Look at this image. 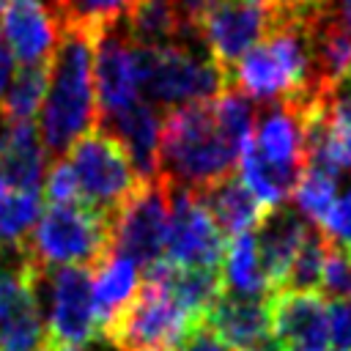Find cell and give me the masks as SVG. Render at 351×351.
<instances>
[{
	"mask_svg": "<svg viewBox=\"0 0 351 351\" xmlns=\"http://www.w3.org/2000/svg\"><path fill=\"white\" fill-rule=\"evenodd\" d=\"M252 123V101L236 90L170 110L159 132V178L173 189L203 192L233 173Z\"/></svg>",
	"mask_w": 351,
	"mask_h": 351,
	"instance_id": "1",
	"label": "cell"
},
{
	"mask_svg": "<svg viewBox=\"0 0 351 351\" xmlns=\"http://www.w3.org/2000/svg\"><path fill=\"white\" fill-rule=\"evenodd\" d=\"M93 126H99L93 93V36L63 27L49 60V82L36 132L44 151L60 159Z\"/></svg>",
	"mask_w": 351,
	"mask_h": 351,
	"instance_id": "2",
	"label": "cell"
},
{
	"mask_svg": "<svg viewBox=\"0 0 351 351\" xmlns=\"http://www.w3.org/2000/svg\"><path fill=\"white\" fill-rule=\"evenodd\" d=\"M228 88L266 104L326 90L315 82L310 38L302 27L271 30L228 69Z\"/></svg>",
	"mask_w": 351,
	"mask_h": 351,
	"instance_id": "3",
	"label": "cell"
},
{
	"mask_svg": "<svg viewBox=\"0 0 351 351\" xmlns=\"http://www.w3.org/2000/svg\"><path fill=\"white\" fill-rule=\"evenodd\" d=\"M112 252V219L82 203H49L19 247L36 271L60 266H99Z\"/></svg>",
	"mask_w": 351,
	"mask_h": 351,
	"instance_id": "4",
	"label": "cell"
},
{
	"mask_svg": "<svg viewBox=\"0 0 351 351\" xmlns=\"http://www.w3.org/2000/svg\"><path fill=\"white\" fill-rule=\"evenodd\" d=\"M137 47V44H134ZM140 99L159 107H186L217 99L228 90V74L206 52L203 41H178L159 49L137 47Z\"/></svg>",
	"mask_w": 351,
	"mask_h": 351,
	"instance_id": "5",
	"label": "cell"
},
{
	"mask_svg": "<svg viewBox=\"0 0 351 351\" xmlns=\"http://www.w3.org/2000/svg\"><path fill=\"white\" fill-rule=\"evenodd\" d=\"M63 156L74 173L80 203L110 219L143 184L121 143L101 126L82 134Z\"/></svg>",
	"mask_w": 351,
	"mask_h": 351,
	"instance_id": "6",
	"label": "cell"
},
{
	"mask_svg": "<svg viewBox=\"0 0 351 351\" xmlns=\"http://www.w3.org/2000/svg\"><path fill=\"white\" fill-rule=\"evenodd\" d=\"M36 293L44 313L47 335L55 346H88L99 337V324L93 313L90 280L93 269L60 266L49 271H36Z\"/></svg>",
	"mask_w": 351,
	"mask_h": 351,
	"instance_id": "7",
	"label": "cell"
},
{
	"mask_svg": "<svg viewBox=\"0 0 351 351\" xmlns=\"http://www.w3.org/2000/svg\"><path fill=\"white\" fill-rule=\"evenodd\" d=\"M197 326L165 291L143 282L129 307L101 332L115 351H173Z\"/></svg>",
	"mask_w": 351,
	"mask_h": 351,
	"instance_id": "8",
	"label": "cell"
},
{
	"mask_svg": "<svg viewBox=\"0 0 351 351\" xmlns=\"http://www.w3.org/2000/svg\"><path fill=\"white\" fill-rule=\"evenodd\" d=\"M170 217V186L162 178L143 181L112 217V252L132 258L140 269L165 261Z\"/></svg>",
	"mask_w": 351,
	"mask_h": 351,
	"instance_id": "9",
	"label": "cell"
},
{
	"mask_svg": "<svg viewBox=\"0 0 351 351\" xmlns=\"http://www.w3.org/2000/svg\"><path fill=\"white\" fill-rule=\"evenodd\" d=\"M277 27V8L263 0H217L200 22V41L217 66L228 69Z\"/></svg>",
	"mask_w": 351,
	"mask_h": 351,
	"instance_id": "10",
	"label": "cell"
},
{
	"mask_svg": "<svg viewBox=\"0 0 351 351\" xmlns=\"http://www.w3.org/2000/svg\"><path fill=\"white\" fill-rule=\"evenodd\" d=\"M225 255V236L214 225L200 197L189 189L170 186V217L165 261L178 269H208L219 271Z\"/></svg>",
	"mask_w": 351,
	"mask_h": 351,
	"instance_id": "11",
	"label": "cell"
},
{
	"mask_svg": "<svg viewBox=\"0 0 351 351\" xmlns=\"http://www.w3.org/2000/svg\"><path fill=\"white\" fill-rule=\"evenodd\" d=\"M44 313L36 293V274L19 252L0 269V351H49Z\"/></svg>",
	"mask_w": 351,
	"mask_h": 351,
	"instance_id": "12",
	"label": "cell"
},
{
	"mask_svg": "<svg viewBox=\"0 0 351 351\" xmlns=\"http://www.w3.org/2000/svg\"><path fill=\"white\" fill-rule=\"evenodd\" d=\"M93 93L99 123L140 101L137 47L126 38L121 25L93 36Z\"/></svg>",
	"mask_w": 351,
	"mask_h": 351,
	"instance_id": "13",
	"label": "cell"
},
{
	"mask_svg": "<svg viewBox=\"0 0 351 351\" xmlns=\"http://www.w3.org/2000/svg\"><path fill=\"white\" fill-rule=\"evenodd\" d=\"M271 340L280 351H329L326 299L318 291H277L269 299Z\"/></svg>",
	"mask_w": 351,
	"mask_h": 351,
	"instance_id": "14",
	"label": "cell"
},
{
	"mask_svg": "<svg viewBox=\"0 0 351 351\" xmlns=\"http://www.w3.org/2000/svg\"><path fill=\"white\" fill-rule=\"evenodd\" d=\"M3 41L22 66H47L60 41V25L44 0H16L0 16Z\"/></svg>",
	"mask_w": 351,
	"mask_h": 351,
	"instance_id": "15",
	"label": "cell"
},
{
	"mask_svg": "<svg viewBox=\"0 0 351 351\" xmlns=\"http://www.w3.org/2000/svg\"><path fill=\"white\" fill-rule=\"evenodd\" d=\"M269 299H247V296L222 293L200 324H206L225 343V348H236V351L266 348L274 343Z\"/></svg>",
	"mask_w": 351,
	"mask_h": 351,
	"instance_id": "16",
	"label": "cell"
},
{
	"mask_svg": "<svg viewBox=\"0 0 351 351\" xmlns=\"http://www.w3.org/2000/svg\"><path fill=\"white\" fill-rule=\"evenodd\" d=\"M104 132H110L121 148L126 151L134 173L140 181L159 178V132H162V115L148 101H134L123 112L107 118L99 123Z\"/></svg>",
	"mask_w": 351,
	"mask_h": 351,
	"instance_id": "17",
	"label": "cell"
},
{
	"mask_svg": "<svg viewBox=\"0 0 351 351\" xmlns=\"http://www.w3.org/2000/svg\"><path fill=\"white\" fill-rule=\"evenodd\" d=\"M310 225L299 217L296 208H285V206H277V208H269L261 222L255 225L252 236H255V247H258V255H261V263H263V271L269 277V285L271 291H282V282H285V274L307 236Z\"/></svg>",
	"mask_w": 351,
	"mask_h": 351,
	"instance_id": "18",
	"label": "cell"
},
{
	"mask_svg": "<svg viewBox=\"0 0 351 351\" xmlns=\"http://www.w3.org/2000/svg\"><path fill=\"white\" fill-rule=\"evenodd\" d=\"M47 176V151L33 123H5L0 140V178L11 189L41 192Z\"/></svg>",
	"mask_w": 351,
	"mask_h": 351,
	"instance_id": "19",
	"label": "cell"
},
{
	"mask_svg": "<svg viewBox=\"0 0 351 351\" xmlns=\"http://www.w3.org/2000/svg\"><path fill=\"white\" fill-rule=\"evenodd\" d=\"M93 269H96V274L90 280V293H93V313H96L99 337H101V332L137 296V291L143 285V277H140V266L132 258L121 255V252H110Z\"/></svg>",
	"mask_w": 351,
	"mask_h": 351,
	"instance_id": "20",
	"label": "cell"
},
{
	"mask_svg": "<svg viewBox=\"0 0 351 351\" xmlns=\"http://www.w3.org/2000/svg\"><path fill=\"white\" fill-rule=\"evenodd\" d=\"M197 197L206 206V211L211 214L214 225L222 230V236L225 233L228 236L250 233L266 214V208L252 197V192L233 173L219 178L217 184L206 186L203 192H197Z\"/></svg>",
	"mask_w": 351,
	"mask_h": 351,
	"instance_id": "21",
	"label": "cell"
},
{
	"mask_svg": "<svg viewBox=\"0 0 351 351\" xmlns=\"http://www.w3.org/2000/svg\"><path fill=\"white\" fill-rule=\"evenodd\" d=\"M219 277H222V293H230V296L269 299L274 293L269 285V277L263 271L252 230L230 239V244L225 247V255H222Z\"/></svg>",
	"mask_w": 351,
	"mask_h": 351,
	"instance_id": "22",
	"label": "cell"
},
{
	"mask_svg": "<svg viewBox=\"0 0 351 351\" xmlns=\"http://www.w3.org/2000/svg\"><path fill=\"white\" fill-rule=\"evenodd\" d=\"M140 0H47L60 30L74 27L90 36L121 25Z\"/></svg>",
	"mask_w": 351,
	"mask_h": 351,
	"instance_id": "23",
	"label": "cell"
},
{
	"mask_svg": "<svg viewBox=\"0 0 351 351\" xmlns=\"http://www.w3.org/2000/svg\"><path fill=\"white\" fill-rule=\"evenodd\" d=\"M49 82V63L47 66H19L14 71L3 99H0V115L5 123H30L44 101Z\"/></svg>",
	"mask_w": 351,
	"mask_h": 351,
	"instance_id": "24",
	"label": "cell"
},
{
	"mask_svg": "<svg viewBox=\"0 0 351 351\" xmlns=\"http://www.w3.org/2000/svg\"><path fill=\"white\" fill-rule=\"evenodd\" d=\"M41 214V192L3 189L0 192V252H19Z\"/></svg>",
	"mask_w": 351,
	"mask_h": 351,
	"instance_id": "25",
	"label": "cell"
},
{
	"mask_svg": "<svg viewBox=\"0 0 351 351\" xmlns=\"http://www.w3.org/2000/svg\"><path fill=\"white\" fill-rule=\"evenodd\" d=\"M343 178H332L321 170H310V167H302V176L296 181V189H293V200H296V211L299 217L313 225V228H321L335 197H337V186H340Z\"/></svg>",
	"mask_w": 351,
	"mask_h": 351,
	"instance_id": "26",
	"label": "cell"
},
{
	"mask_svg": "<svg viewBox=\"0 0 351 351\" xmlns=\"http://www.w3.org/2000/svg\"><path fill=\"white\" fill-rule=\"evenodd\" d=\"M326 252H329V241L321 236L318 228L310 225V230L285 274L282 291H315L321 282V269H324Z\"/></svg>",
	"mask_w": 351,
	"mask_h": 351,
	"instance_id": "27",
	"label": "cell"
},
{
	"mask_svg": "<svg viewBox=\"0 0 351 351\" xmlns=\"http://www.w3.org/2000/svg\"><path fill=\"white\" fill-rule=\"evenodd\" d=\"M343 178L346 181H343V186H337V197L318 230L332 247L351 252V173Z\"/></svg>",
	"mask_w": 351,
	"mask_h": 351,
	"instance_id": "28",
	"label": "cell"
},
{
	"mask_svg": "<svg viewBox=\"0 0 351 351\" xmlns=\"http://www.w3.org/2000/svg\"><path fill=\"white\" fill-rule=\"evenodd\" d=\"M318 288H324L326 296H332V299L351 302V252L348 250H340V247L329 244Z\"/></svg>",
	"mask_w": 351,
	"mask_h": 351,
	"instance_id": "29",
	"label": "cell"
},
{
	"mask_svg": "<svg viewBox=\"0 0 351 351\" xmlns=\"http://www.w3.org/2000/svg\"><path fill=\"white\" fill-rule=\"evenodd\" d=\"M44 195L49 203H80V195H77V181H74V173L66 162V156L55 159L49 167H47V176H44Z\"/></svg>",
	"mask_w": 351,
	"mask_h": 351,
	"instance_id": "30",
	"label": "cell"
},
{
	"mask_svg": "<svg viewBox=\"0 0 351 351\" xmlns=\"http://www.w3.org/2000/svg\"><path fill=\"white\" fill-rule=\"evenodd\" d=\"M329 351H351V302H326Z\"/></svg>",
	"mask_w": 351,
	"mask_h": 351,
	"instance_id": "31",
	"label": "cell"
},
{
	"mask_svg": "<svg viewBox=\"0 0 351 351\" xmlns=\"http://www.w3.org/2000/svg\"><path fill=\"white\" fill-rule=\"evenodd\" d=\"M173 351H228V348H225V343L206 324H197V326H192L181 337V343Z\"/></svg>",
	"mask_w": 351,
	"mask_h": 351,
	"instance_id": "32",
	"label": "cell"
},
{
	"mask_svg": "<svg viewBox=\"0 0 351 351\" xmlns=\"http://www.w3.org/2000/svg\"><path fill=\"white\" fill-rule=\"evenodd\" d=\"M329 16L351 38V0H329Z\"/></svg>",
	"mask_w": 351,
	"mask_h": 351,
	"instance_id": "33",
	"label": "cell"
},
{
	"mask_svg": "<svg viewBox=\"0 0 351 351\" xmlns=\"http://www.w3.org/2000/svg\"><path fill=\"white\" fill-rule=\"evenodd\" d=\"M11 77H14V58H11L8 47H5V41L0 38V99H3Z\"/></svg>",
	"mask_w": 351,
	"mask_h": 351,
	"instance_id": "34",
	"label": "cell"
},
{
	"mask_svg": "<svg viewBox=\"0 0 351 351\" xmlns=\"http://www.w3.org/2000/svg\"><path fill=\"white\" fill-rule=\"evenodd\" d=\"M49 351H93V348H88V346H55L52 343Z\"/></svg>",
	"mask_w": 351,
	"mask_h": 351,
	"instance_id": "35",
	"label": "cell"
},
{
	"mask_svg": "<svg viewBox=\"0 0 351 351\" xmlns=\"http://www.w3.org/2000/svg\"><path fill=\"white\" fill-rule=\"evenodd\" d=\"M258 351H280V348H277V346L271 343V346H266V348H258Z\"/></svg>",
	"mask_w": 351,
	"mask_h": 351,
	"instance_id": "36",
	"label": "cell"
},
{
	"mask_svg": "<svg viewBox=\"0 0 351 351\" xmlns=\"http://www.w3.org/2000/svg\"><path fill=\"white\" fill-rule=\"evenodd\" d=\"M3 132H5V121H3V115H0V140H3Z\"/></svg>",
	"mask_w": 351,
	"mask_h": 351,
	"instance_id": "37",
	"label": "cell"
},
{
	"mask_svg": "<svg viewBox=\"0 0 351 351\" xmlns=\"http://www.w3.org/2000/svg\"><path fill=\"white\" fill-rule=\"evenodd\" d=\"M0 16H3V3H0Z\"/></svg>",
	"mask_w": 351,
	"mask_h": 351,
	"instance_id": "38",
	"label": "cell"
},
{
	"mask_svg": "<svg viewBox=\"0 0 351 351\" xmlns=\"http://www.w3.org/2000/svg\"><path fill=\"white\" fill-rule=\"evenodd\" d=\"M0 3H3V0H0ZM8 3H16V0H8Z\"/></svg>",
	"mask_w": 351,
	"mask_h": 351,
	"instance_id": "39",
	"label": "cell"
}]
</instances>
